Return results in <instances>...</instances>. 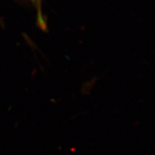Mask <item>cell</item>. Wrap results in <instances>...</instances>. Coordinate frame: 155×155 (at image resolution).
<instances>
[{
	"instance_id": "6da1fadb",
	"label": "cell",
	"mask_w": 155,
	"mask_h": 155,
	"mask_svg": "<svg viewBox=\"0 0 155 155\" xmlns=\"http://www.w3.org/2000/svg\"><path fill=\"white\" fill-rule=\"evenodd\" d=\"M38 1H39V0H38Z\"/></svg>"
}]
</instances>
